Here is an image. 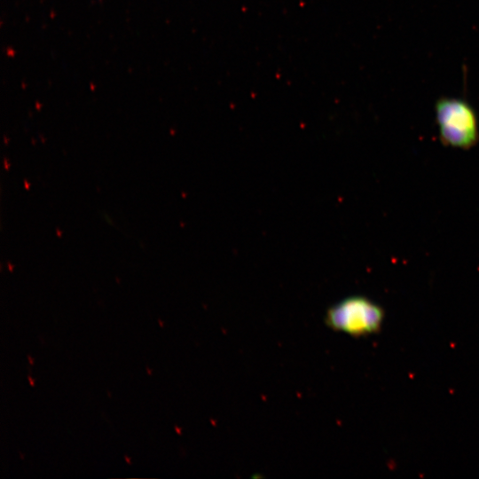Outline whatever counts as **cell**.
<instances>
[{
	"label": "cell",
	"instance_id": "6da1fadb",
	"mask_svg": "<svg viewBox=\"0 0 479 479\" xmlns=\"http://www.w3.org/2000/svg\"><path fill=\"white\" fill-rule=\"evenodd\" d=\"M383 309L362 295L347 297L330 307L325 322L334 331L353 337L376 334L384 320Z\"/></svg>",
	"mask_w": 479,
	"mask_h": 479
},
{
	"label": "cell",
	"instance_id": "52a82bcc",
	"mask_svg": "<svg viewBox=\"0 0 479 479\" xmlns=\"http://www.w3.org/2000/svg\"><path fill=\"white\" fill-rule=\"evenodd\" d=\"M146 370H147V373H148V374H150V375H151V374H152V371H151V369H149V368H148V366H146Z\"/></svg>",
	"mask_w": 479,
	"mask_h": 479
},
{
	"label": "cell",
	"instance_id": "3957f363",
	"mask_svg": "<svg viewBox=\"0 0 479 479\" xmlns=\"http://www.w3.org/2000/svg\"><path fill=\"white\" fill-rule=\"evenodd\" d=\"M27 379H28V381H29L30 385L32 387H35V380L30 376V374H27Z\"/></svg>",
	"mask_w": 479,
	"mask_h": 479
},
{
	"label": "cell",
	"instance_id": "7a4b0ae2",
	"mask_svg": "<svg viewBox=\"0 0 479 479\" xmlns=\"http://www.w3.org/2000/svg\"><path fill=\"white\" fill-rule=\"evenodd\" d=\"M440 139L445 145L468 149L477 143L479 130L473 107L457 98H441L436 103Z\"/></svg>",
	"mask_w": 479,
	"mask_h": 479
},
{
	"label": "cell",
	"instance_id": "8992f818",
	"mask_svg": "<svg viewBox=\"0 0 479 479\" xmlns=\"http://www.w3.org/2000/svg\"><path fill=\"white\" fill-rule=\"evenodd\" d=\"M158 322H159V325H160L161 327L164 326L163 322L160 318L158 319Z\"/></svg>",
	"mask_w": 479,
	"mask_h": 479
},
{
	"label": "cell",
	"instance_id": "5b68a950",
	"mask_svg": "<svg viewBox=\"0 0 479 479\" xmlns=\"http://www.w3.org/2000/svg\"><path fill=\"white\" fill-rule=\"evenodd\" d=\"M124 459H125V460L127 461V463H128L129 465L131 464V462H130V457H128L127 455H125V456H124Z\"/></svg>",
	"mask_w": 479,
	"mask_h": 479
},
{
	"label": "cell",
	"instance_id": "277c9868",
	"mask_svg": "<svg viewBox=\"0 0 479 479\" xmlns=\"http://www.w3.org/2000/svg\"><path fill=\"white\" fill-rule=\"evenodd\" d=\"M27 359H28V361H29V364H30L31 365H34V362H35V361H34V358H33L30 355H27Z\"/></svg>",
	"mask_w": 479,
	"mask_h": 479
}]
</instances>
